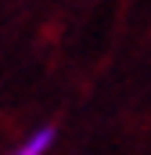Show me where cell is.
<instances>
[{"instance_id": "cell-1", "label": "cell", "mask_w": 151, "mask_h": 155, "mask_svg": "<svg viewBox=\"0 0 151 155\" xmlns=\"http://www.w3.org/2000/svg\"><path fill=\"white\" fill-rule=\"evenodd\" d=\"M50 141H54V126H43V130H36L14 155H43L47 148H50Z\"/></svg>"}]
</instances>
